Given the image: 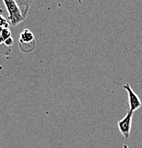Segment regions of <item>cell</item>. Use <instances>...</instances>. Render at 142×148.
Returning a JSON list of instances; mask_svg holds the SVG:
<instances>
[{
	"label": "cell",
	"instance_id": "6da1fadb",
	"mask_svg": "<svg viewBox=\"0 0 142 148\" xmlns=\"http://www.w3.org/2000/svg\"><path fill=\"white\" fill-rule=\"evenodd\" d=\"M3 2L8 13L10 24L15 27L26 19L32 1L4 0Z\"/></svg>",
	"mask_w": 142,
	"mask_h": 148
},
{
	"label": "cell",
	"instance_id": "5b68a950",
	"mask_svg": "<svg viewBox=\"0 0 142 148\" xmlns=\"http://www.w3.org/2000/svg\"><path fill=\"white\" fill-rule=\"evenodd\" d=\"M123 88L127 91L129 95V110H132V112L137 110L141 106V101L139 97L132 90L129 83H126L123 85Z\"/></svg>",
	"mask_w": 142,
	"mask_h": 148
},
{
	"label": "cell",
	"instance_id": "277c9868",
	"mask_svg": "<svg viewBox=\"0 0 142 148\" xmlns=\"http://www.w3.org/2000/svg\"><path fill=\"white\" fill-rule=\"evenodd\" d=\"M133 115H134V112L129 110L126 112L124 118L118 122V127L119 129L120 132L122 134L126 140L129 139L131 130H132Z\"/></svg>",
	"mask_w": 142,
	"mask_h": 148
},
{
	"label": "cell",
	"instance_id": "7a4b0ae2",
	"mask_svg": "<svg viewBox=\"0 0 142 148\" xmlns=\"http://www.w3.org/2000/svg\"><path fill=\"white\" fill-rule=\"evenodd\" d=\"M4 12L0 9V54L8 56L12 51L14 39L10 29L8 18L6 17Z\"/></svg>",
	"mask_w": 142,
	"mask_h": 148
},
{
	"label": "cell",
	"instance_id": "3957f363",
	"mask_svg": "<svg viewBox=\"0 0 142 148\" xmlns=\"http://www.w3.org/2000/svg\"><path fill=\"white\" fill-rule=\"evenodd\" d=\"M19 47L24 53H30L36 47V41L33 33L28 29H24L20 34Z\"/></svg>",
	"mask_w": 142,
	"mask_h": 148
},
{
	"label": "cell",
	"instance_id": "8992f818",
	"mask_svg": "<svg viewBox=\"0 0 142 148\" xmlns=\"http://www.w3.org/2000/svg\"><path fill=\"white\" fill-rule=\"evenodd\" d=\"M123 148H129V147H128V146L126 145H123Z\"/></svg>",
	"mask_w": 142,
	"mask_h": 148
}]
</instances>
